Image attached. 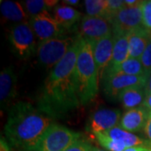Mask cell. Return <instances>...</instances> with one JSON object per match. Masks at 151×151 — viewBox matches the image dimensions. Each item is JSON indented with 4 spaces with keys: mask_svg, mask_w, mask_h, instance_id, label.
<instances>
[{
    "mask_svg": "<svg viewBox=\"0 0 151 151\" xmlns=\"http://www.w3.org/2000/svg\"><path fill=\"white\" fill-rule=\"evenodd\" d=\"M121 111L119 109L103 108L99 109L90 115L86 131L95 135L98 133H104L117 126L121 120Z\"/></svg>",
    "mask_w": 151,
    "mask_h": 151,
    "instance_id": "11",
    "label": "cell"
},
{
    "mask_svg": "<svg viewBox=\"0 0 151 151\" xmlns=\"http://www.w3.org/2000/svg\"><path fill=\"white\" fill-rule=\"evenodd\" d=\"M17 76L12 65L8 66L0 74L1 108L7 109L16 97Z\"/></svg>",
    "mask_w": 151,
    "mask_h": 151,
    "instance_id": "13",
    "label": "cell"
},
{
    "mask_svg": "<svg viewBox=\"0 0 151 151\" xmlns=\"http://www.w3.org/2000/svg\"><path fill=\"white\" fill-rule=\"evenodd\" d=\"M0 11L3 17L9 21L19 24L26 22L25 20L27 19L28 14L24 9V6L17 2L1 0Z\"/></svg>",
    "mask_w": 151,
    "mask_h": 151,
    "instance_id": "19",
    "label": "cell"
},
{
    "mask_svg": "<svg viewBox=\"0 0 151 151\" xmlns=\"http://www.w3.org/2000/svg\"><path fill=\"white\" fill-rule=\"evenodd\" d=\"M78 36L65 57L50 70L37 97V107L52 119H63L81 106L75 79L80 49Z\"/></svg>",
    "mask_w": 151,
    "mask_h": 151,
    "instance_id": "1",
    "label": "cell"
},
{
    "mask_svg": "<svg viewBox=\"0 0 151 151\" xmlns=\"http://www.w3.org/2000/svg\"><path fill=\"white\" fill-rule=\"evenodd\" d=\"M94 136L97 142L108 151H124L128 148L124 143L113 139L104 133H98Z\"/></svg>",
    "mask_w": 151,
    "mask_h": 151,
    "instance_id": "22",
    "label": "cell"
},
{
    "mask_svg": "<svg viewBox=\"0 0 151 151\" xmlns=\"http://www.w3.org/2000/svg\"><path fill=\"white\" fill-rule=\"evenodd\" d=\"M147 76H130L125 74H113L103 77V92L110 98L118 97L119 93L131 86L145 85Z\"/></svg>",
    "mask_w": 151,
    "mask_h": 151,
    "instance_id": "9",
    "label": "cell"
},
{
    "mask_svg": "<svg viewBox=\"0 0 151 151\" xmlns=\"http://www.w3.org/2000/svg\"><path fill=\"white\" fill-rule=\"evenodd\" d=\"M143 24L149 29H151V0L143 1L142 3Z\"/></svg>",
    "mask_w": 151,
    "mask_h": 151,
    "instance_id": "25",
    "label": "cell"
},
{
    "mask_svg": "<svg viewBox=\"0 0 151 151\" xmlns=\"http://www.w3.org/2000/svg\"><path fill=\"white\" fill-rule=\"evenodd\" d=\"M53 17L55 21L62 28L66 29H70L79 21L81 18V14L71 8L70 6L57 5L53 9Z\"/></svg>",
    "mask_w": 151,
    "mask_h": 151,
    "instance_id": "18",
    "label": "cell"
},
{
    "mask_svg": "<svg viewBox=\"0 0 151 151\" xmlns=\"http://www.w3.org/2000/svg\"><path fill=\"white\" fill-rule=\"evenodd\" d=\"M107 1H108V8H107L108 17H107V19L111 23L114 16L119 13V11L122 10L123 9H124L127 6L125 4V2L123 0H107Z\"/></svg>",
    "mask_w": 151,
    "mask_h": 151,
    "instance_id": "24",
    "label": "cell"
},
{
    "mask_svg": "<svg viewBox=\"0 0 151 151\" xmlns=\"http://www.w3.org/2000/svg\"><path fill=\"white\" fill-rule=\"evenodd\" d=\"M99 78V72L94 60L92 41L81 38L76 63L75 79L81 105H86L96 97Z\"/></svg>",
    "mask_w": 151,
    "mask_h": 151,
    "instance_id": "3",
    "label": "cell"
},
{
    "mask_svg": "<svg viewBox=\"0 0 151 151\" xmlns=\"http://www.w3.org/2000/svg\"><path fill=\"white\" fill-rule=\"evenodd\" d=\"M151 39V29L145 26L134 29L129 35V58L140 59Z\"/></svg>",
    "mask_w": 151,
    "mask_h": 151,
    "instance_id": "15",
    "label": "cell"
},
{
    "mask_svg": "<svg viewBox=\"0 0 151 151\" xmlns=\"http://www.w3.org/2000/svg\"><path fill=\"white\" fill-rule=\"evenodd\" d=\"M114 37L113 35L92 41L94 60L99 72V77L102 79L105 70L110 64L113 53Z\"/></svg>",
    "mask_w": 151,
    "mask_h": 151,
    "instance_id": "12",
    "label": "cell"
},
{
    "mask_svg": "<svg viewBox=\"0 0 151 151\" xmlns=\"http://www.w3.org/2000/svg\"><path fill=\"white\" fill-rule=\"evenodd\" d=\"M54 120L31 103L19 102L9 109L4 127L6 138L11 145L20 151H36Z\"/></svg>",
    "mask_w": 151,
    "mask_h": 151,
    "instance_id": "2",
    "label": "cell"
},
{
    "mask_svg": "<svg viewBox=\"0 0 151 151\" xmlns=\"http://www.w3.org/2000/svg\"><path fill=\"white\" fill-rule=\"evenodd\" d=\"M80 139V133L54 123L46 130L36 151H65Z\"/></svg>",
    "mask_w": 151,
    "mask_h": 151,
    "instance_id": "5",
    "label": "cell"
},
{
    "mask_svg": "<svg viewBox=\"0 0 151 151\" xmlns=\"http://www.w3.org/2000/svg\"><path fill=\"white\" fill-rule=\"evenodd\" d=\"M124 2L127 7H134L142 3V1H137V0H125Z\"/></svg>",
    "mask_w": 151,
    "mask_h": 151,
    "instance_id": "33",
    "label": "cell"
},
{
    "mask_svg": "<svg viewBox=\"0 0 151 151\" xmlns=\"http://www.w3.org/2000/svg\"><path fill=\"white\" fill-rule=\"evenodd\" d=\"M150 111L144 106L127 110L120 120L119 126L130 133L139 132L144 129Z\"/></svg>",
    "mask_w": 151,
    "mask_h": 151,
    "instance_id": "14",
    "label": "cell"
},
{
    "mask_svg": "<svg viewBox=\"0 0 151 151\" xmlns=\"http://www.w3.org/2000/svg\"><path fill=\"white\" fill-rule=\"evenodd\" d=\"M93 146L88 142L83 139H80L72 145L69 147L65 151H91Z\"/></svg>",
    "mask_w": 151,
    "mask_h": 151,
    "instance_id": "27",
    "label": "cell"
},
{
    "mask_svg": "<svg viewBox=\"0 0 151 151\" xmlns=\"http://www.w3.org/2000/svg\"><path fill=\"white\" fill-rule=\"evenodd\" d=\"M63 3L65 4H70V5H76L79 4V1H76V0H65L63 1Z\"/></svg>",
    "mask_w": 151,
    "mask_h": 151,
    "instance_id": "34",
    "label": "cell"
},
{
    "mask_svg": "<svg viewBox=\"0 0 151 151\" xmlns=\"http://www.w3.org/2000/svg\"><path fill=\"white\" fill-rule=\"evenodd\" d=\"M9 43L13 51L22 60L31 58L37 50L35 35L27 22L15 24L12 26Z\"/></svg>",
    "mask_w": 151,
    "mask_h": 151,
    "instance_id": "6",
    "label": "cell"
},
{
    "mask_svg": "<svg viewBox=\"0 0 151 151\" xmlns=\"http://www.w3.org/2000/svg\"><path fill=\"white\" fill-rule=\"evenodd\" d=\"M145 87V85H138L126 88L119 93L117 98L125 109L129 110L140 107L146 97Z\"/></svg>",
    "mask_w": 151,
    "mask_h": 151,
    "instance_id": "16",
    "label": "cell"
},
{
    "mask_svg": "<svg viewBox=\"0 0 151 151\" xmlns=\"http://www.w3.org/2000/svg\"><path fill=\"white\" fill-rule=\"evenodd\" d=\"M113 35V27L107 19L102 17H82L79 26V36L92 41H97Z\"/></svg>",
    "mask_w": 151,
    "mask_h": 151,
    "instance_id": "10",
    "label": "cell"
},
{
    "mask_svg": "<svg viewBox=\"0 0 151 151\" xmlns=\"http://www.w3.org/2000/svg\"><path fill=\"white\" fill-rule=\"evenodd\" d=\"M139 60L145 70L146 73L149 74L151 71V39Z\"/></svg>",
    "mask_w": 151,
    "mask_h": 151,
    "instance_id": "26",
    "label": "cell"
},
{
    "mask_svg": "<svg viewBox=\"0 0 151 151\" xmlns=\"http://www.w3.org/2000/svg\"><path fill=\"white\" fill-rule=\"evenodd\" d=\"M142 3L134 7H125L114 16L111 22L113 34L129 33L144 27Z\"/></svg>",
    "mask_w": 151,
    "mask_h": 151,
    "instance_id": "8",
    "label": "cell"
},
{
    "mask_svg": "<svg viewBox=\"0 0 151 151\" xmlns=\"http://www.w3.org/2000/svg\"><path fill=\"white\" fill-rule=\"evenodd\" d=\"M145 95L149 96L151 95V71L148 75L147 81H146L145 87Z\"/></svg>",
    "mask_w": 151,
    "mask_h": 151,
    "instance_id": "30",
    "label": "cell"
},
{
    "mask_svg": "<svg viewBox=\"0 0 151 151\" xmlns=\"http://www.w3.org/2000/svg\"><path fill=\"white\" fill-rule=\"evenodd\" d=\"M113 74H125L130 76H147L149 74L146 73L144 66L141 63L139 59H133L129 58L123 62L121 65L115 68H107L103 76ZM103 79V78H102Z\"/></svg>",
    "mask_w": 151,
    "mask_h": 151,
    "instance_id": "20",
    "label": "cell"
},
{
    "mask_svg": "<svg viewBox=\"0 0 151 151\" xmlns=\"http://www.w3.org/2000/svg\"><path fill=\"white\" fill-rule=\"evenodd\" d=\"M144 133L147 138V140L151 142V112H150L149 113L148 119H147L146 124L144 128Z\"/></svg>",
    "mask_w": 151,
    "mask_h": 151,
    "instance_id": "28",
    "label": "cell"
},
{
    "mask_svg": "<svg viewBox=\"0 0 151 151\" xmlns=\"http://www.w3.org/2000/svg\"><path fill=\"white\" fill-rule=\"evenodd\" d=\"M91 151H108V150H100V149H98V148H97V147H93Z\"/></svg>",
    "mask_w": 151,
    "mask_h": 151,
    "instance_id": "35",
    "label": "cell"
},
{
    "mask_svg": "<svg viewBox=\"0 0 151 151\" xmlns=\"http://www.w3.org/2000/svg\"><path fill=\"white\" fill-rule=\"evenodd\" d=\"M0 151H13L11 145L9 141L6 140V139L1 137L0 139Z\"/></svg>",
    "mask_w": 151,
    "mask_h": 151,
    "instance_id": "29",
    "label": "cell"
},
{
    "mask_svg": "<svg viewBox=\"0 0 151 151\" xmlns=\"http://www.w3.org/2000/svg\"><path fill=\"white\" fill-rule=\"evenodd\" d=\"M29 24L40 41L64 36L65 34V29L55 21L48 11L31 17Z\"/></svg>",
    "mask_w": 151,
    "mask_h": 151,
    "instance_id": "7",
    "label": "cell"
},
{
    "mask_svg": "<svg viewBox=\"0 0 151 151\" xmlns=\"http://www.w3.org/2000/svg\"><path fill=\"white\" fill-rule=\"evenodd\" d=\"M113 35L114 37L113 58L108 68H115L129 59V33H116Z\"/></svg>",
    "mask_w": 151,
    "mask_h": 151,
    "instance_id": "17",
    "label": "cell"
},
{
    "mask_svg": "<svg viewBox=\"0 0 151 151\" xmlns=\"http://www.w3.org/2000/svg\"><path fill=\"white\" fill-rule=\"evenodd\" d=\"M77 39L64 35L40 41L36 50L39 64L46 69H53L65 57Z\"/></svg>",
    "mask_w": 151,
    "mask_h": 151,
    "instance_id": "4",
    "label": "cell"
},
{
    "mask_svg": "<svg viewBox=\"0 0 151 151\" xmlns=\"http://www.w3.org/2000/svg\"><path fill=\"white\" fill-rule=\"evenodd\" d=\"M124 151H151V149L142 147V146H134V147H129L125 149Z\"/></svg>",
    "mask_w": 151,
    "mask_h": 151,
    "instance_id": "31",
    "label": "cell"
},
{
    "mask_svg": "<svg viewBox=\"0 0 151 151\" xmlns=\"http://www.w3.org/2000/svg\"><path fill=\"white\" fill-rule=\"evenodd\" d=\"M142 106H144L148 111L151 112V95L146 96L145 99V102H144Z\"/></svg>",
    "mask_w": 151,
    "mask_h": 151,
    "instance_id": "32",
    "label": "cell"
},
{
    "mask_svg": "<svg viewBox=\"0 0 151 151\" xmlns=\"http://www.w3.org/2000/svg\"><path fill=\"white\" fill-rule=\"evenodd\" d=\"M86 12L88 16L108 17V1L107 0H86L84 2Z\"/></svg>",
    "mask_w": 151,
    "mask_h": 151,
    "instance_id": "21",
    "label": "cell"
},
{
    "mask_svg": "<svg viewBox=\"0 0 151 151\" xmlns=\"http://www.w3.org/2000/svg\"><path fill=\"white\" fill-rule=\"evenodd\" d=\"M23 6L28 15H30V18L49 9L46 0H27L23 3Z\"/></svg>",
    "mask_w": 151,
    "mask_h": 151,
    "instance_id": "23",
    "label": "cell"
}]
</instances>
